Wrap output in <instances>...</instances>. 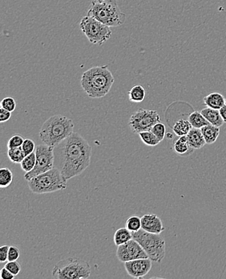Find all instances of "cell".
<instances>
[{
    "label": "cell",
    "mask_w": 226,
    "mask_h": 279,
    "mask_svg": "<svg viewBox=\"0 0 226 279\" xmlns=\"http://www.w3.org/2000/svg\"><path fill=\"white\" fill-rule=\"evenodd\" d=\"M62 162L60 170L68 180L80 176L91 163L92 148L84 137L73 132L62 143Z\"/></svg>",
    "instance_id": "6da1fadb"
},
{
    "label": "cell",
    "mask_w": 226,
    "mask_h": 279,
    "mask_svg": "<svg viewBox=\"0 0 226 279\" xmlns=\"http://www.w3.org/2000/svg\"><path fill=\"white\" fill-rule=\"evenodd\" d=\"M115 79L108 66L88 69L81 77V87L91 98H102L111 90Z\"/></svg>",
    "instance_id": "7a4b0ae2"
},
{
    "label": "cell",
    "mask_w": 226,
    "mask_h": 279,
    "mask_svg": "<svg viewBox=\"0 0 226 279\" xmlns=\"http://www.w3.org/2000/svg\"><path fill=\"white\" fill-rule=\"evenodd\" d=\"M74 132L72 120L65 116L56 114L49 117L42 124L40 137L44 144L57 148Z\"/></svg>",
    "instance_id": "3957f363"
},
{
    "label": "cell",
    "mask_w": 226,
    "mask_h": 279,
    "mask_svg": "<svg viewBox=\"0 0 226 279\" xmlns=\"http://www.w3.org/2000/svg\"><path fill=\"white\" fill-rule=\"evenodd\" d=\"M88 16L110 28L120 26L126 20V15L122 13L115 0H92Z\"/></svg>",
    "instance_id": "277c9868"
},
{
    "label": "cell",
    "mask_w": 226,
    "mask_h": 279,
    "mask_svg": "<svg viewBox=\"0 0 226 279\" xmlns=\"http://www.w3.org/2000/svg\"><path fill=\"white\" fill-rule=\"evenodd\" d=\"M67 179L59 168H53L48 172L28 180V185L30 192L42 195L64 190L67 188Z\"/></svg>",
    "instance_id": "5b68a950"
},
{
    "label": "cell",
    "mask_w": 226,
    "mask_h": 279,
    "mask_svg": "<svg viewBox=\"0 0 226 279\" xmlns=\"http://www.w3.org/2000/svg\"><path fill=\"white\" fill-rule=\"evenodd\" d=\"M52 274L57 279L88 278L91 274V266L88 261L69 257L57 263Z\"/></svg>",
    "instance_id": "8992f818"
},
{
    "label": "cell",
    "mask_w": 226,
    "mask_h": 279,
    "mask_svg": "<svg viewBox=\"0 0 226 279\" xmlns=\"http://www.w3.org/2000/svg\"><path fill=\"white\" fill-rule=\"evenodd\" d=\"M134 240L144 249L152 261L162 262L166 257V241L160 234L148 233L144 229L132 233Z\"/></svg>",
    "instance_id": "52a82bcc"
},
{
    "label": "cell",
    "mask_w": 226,
    "mask_h": 279,
    "mask_svg": "<svg viewBox=\"0 0 226 279\" xmlns=\"http://www.w3.org/2000/svg\"><path fill=\"white\" fill-rule=\"evenodd\" d=\"M80 28L85 37L93 45H103L112 37L110 27L90 16H86L81 20Z\"/></svg>",
    "instance_id": "ba28073f"
},
{
    "label": "cell",
    "mask_w": 226,
    "mask_h": 279,
    "mask_svg": "<svg viewBox=\"0 0 226 279\" xmlns=\"http://www.w3.org/2000/svg\"><path fill=\"white\" fill-rule=\"evenodd\" d=\"M36 163L33 170L26 172L24 175L26 180H30L34 176L48 172L54 168V148L48 146L46 144H40L36 149Z\"/></svg>",
    "instance_id": "9c48e42d"
},
{
    "label": "cell",
    "mask_w": 226,
    "mask_h": 279,
    "mask_svg": "<svg viewBox=\"0 0 226 279\" xmlns=\"http://www.w3.org/2000/svg\"><path fill=\"white\" fill-rule=\"evenodd\" d=\"M160 121L159 113L156 110L151 109H139L134 112L130 117V127L134 133L151 130L155 124Z\"/></svg>",
    "instance_id": "30bf717a"
},
{
    "label": "cell",
    "mask_w": 226,
    "mask_h": 279,
    "mask_svg": "<svg viewBox=\"0 0 226 279\" xmlns=\"http://www.w3.org/2000/svg\"><path fill=\"white\" fill-rule=\"evenodd\" d=\"M118 247L116 257L122 262L124 263L136 259L148 257L142 245L134 239H132L130 241Z\"/></svg>",
    "instance_id": "8fae6325"
},
{
    "label": "cell",
    "mask_w": 226,
    "mask_h": 279,
    "mask_svg": "<svg viewBox=\"0 0 226 279\" xmlns=\"http://www.w3.org/2000/svg\"><path fill=\"white\" fill-rule=\"evenodd\" d=\"M152 261L150 257L140 258L124 262V268L128 274L134 278H142L150 273L152 266Z\"/></svg>",
    "instance_id": "7c38bea8"
},
{
    "label": "cell",
    "mask_w": 226,
    "mask_h": 279,
    "mask_svg": "<svg viewBox=\"0 0 226 279\" xmlns=\"http://www.w3.org/2000/svg\"><path fill=\"white\" fill-rule=\"evenodd\" d=\"M142 229L148 233L160 234L164 230L162 220L156 214H146L142 217Z\"/></svg>",
    "instance_id": "4fadbf2b"
},
{
    "label": "cell",
    "mask_w": 226,
    "mask_h": 279,
    "mask_svg": "<svg viewBox=\"0 0 226 279\" xmlns=\"http://www.w3.org/2000/svg\"><path fill=\"white\" fill-rule=\"evenodd\" d=\"M188 144L194 148V150H198L203 148L206 144L204 136L202 134L200 129L192 127V129L187 134Z\"/></svg>",
    "instance_id": "5bb4252c"
},
{
    "label": "cell",
    "mask_w": 226,
    "mask_h": 279,
    "mask_svg": "<svg viewBox=\"0 0 226 279\" xmlns=\"http://www.w3.org/2000/svg\"><path fill=\"white\" fill-rule=\"evenodd\" d=\"M200 113L203 114L206 120L212 125H216L220 127L224 123L220 114L219 109H212V108L206 107L200 110Z\"/></svg>",
    "instance_id": "9a60e30c"
},
{
    "label": "cell",
    "mask_w": 226,
    "mask_h": 279,
    "mask_svg": "<svg viewBox=\"0 0 226 279\" xmlns=\"http://www.w3.org/2000/svg\"><path fill=\"white\" fill-rule=\"evenodd\" d=\"M204 104L206 107L220 109L226 105V98L220 93H211L204 97Z\"/></svg>",
    "instance_id": "2e32d148"
},
{
    "label": "cell",
    "mask_w": 226,
    "mask_h": 279,
    "mask_svg": "<svg viewBox=\"0 0 226 279\" xmlns=\"http://www.w3.org/2000/svg\"><path fill=\"white\" fill-rule=\"evenodd\" d=\"M174 149L180 156H190L194 151V148L188 144L187 135L179 137L174 143Z\"/></svg>",
    "instance_id": "e0dca14e"
},
{
    "label": "cell",
    "mask_w": 226,
    "mask_h": 279,
    "mask_svg": "<svg viewBox=\"0 0 226 279\" xmlns=\"http://www.w3.org/2000/svg\"><path fill=\"white\" fill-rule=\"evenodd\" d=\"M202 134L204 136L206 144L211 145L216 142L218 136L220 134V127L212 124L204 125L200 129Z\"/></svg>",
    "instance_id": "ac0fdd59"
},
{
    "label": "cell",
    "mask_w": 226,
    "mask_h": 279,
    "mask_svg": "<svg viewBox=\"0 0 226 279\" xmlns=\"http://www.w3.org/2000/svg\"><path fill=\"white\" fill-rule=\"evenodd\" d=\"M132 239H134L132 233L126 227V228H120L116 232L113 240H114L115 245L119 246V245H123L124 243L130 241Z\"/></svg>",
    "instance_id": "d6986e66"
},
{
    "label": "cell",
    "mask_w": 226,
    "mask_h": 279,
    "mask_svg": "<svg viewBox=\"0 0 226 279\" xmlns=\"http://www.w3.org/2000/svg\"><path fill=\"white\" fill-rule=\"evenodd\" d=\"M192 129V125L190 123L188 119H180L174 124L172 130L174 133L178 137L180 136L187 135L188 132Z\"/></svg>",
    "instance_id": "ffe728a7"
},
{
    "label": "cell",
    "mask_w": 226,
    "mask_h": 279,
    "mask_svg": "<svg viewBox=\"0 0 226 279\" xmlns=\"http://www.w3.org/2000/svg\"><path fill=\"white\" fill-rule=\"evenodd\" d=\"M128 97L130 101L134 103H140L144 100L146 95V91L144 88L140 85H134L131 90L128 92Z\"/></svg>",
    "instance_id": "44dd1931"
},
{
    "label": "cell",
    "mask_w": 226,
    "mask_h": 279,
    "mask_svg": "<svg viewBox=\"0 0 226 279\" xmlns=\"http://www.w3.org/2000/svg\"><path fill=\"white\" fill-rule=\"evenodd\" d=\"M188 121L192 125V127L198 128V129H202L204 125L210 124L206 117L203 116L200 111L192 112L190 116H188Z\"/></svg>",
    "instance_id": "7402d4cb"
},
{
    "label": "cell",
    "mask_w": 226,
    "mask_h": 279,
    "mask_svg": "<svg viewBox=\"0 0 226 279\" xmlns=\"http://www.w3.org/2000/svg\"><path fill=\"white\" fill-rule=\"evenodd\" d=\"M13 181V173L8 168H2L0 170V187L6 188L10 186Z\"/></svg>",
    "instance_id": "603a6c76"
},
{
    "label": "cell",
    "mask_w": 226,
    "mask_h": 279,
    "mask_svg": "<svg viewBox=\"0 0 226 279\" xmlns=\"http://www.w3.org/2000/svg\"><path fill=\"white\" fill-rule=\"evenodd\" d=\"M8 156L9 160L13 163V164H21L22 160L24 159L25 154L22 151V147L16 148H10L8 151Z\"/></svg>",
    "instance_id": "cb8c5ba5"
},
{
    "label": "cell",
    "mask_w": 226,
    "mask_h": 279,
    "mask_svg": "<svg viewBox=\"0 0 226 279\" xmlns=\"http://www.w3.org/2000/svg\"><path fill=\"white\" fill-rule=\"evenodd\" d=\"M140 137L144 144L150 147H155L160 143L158 137L151 130L139 133Z\"/></svg>",
    "instance_id": "d4e9b609"
},
{
    "label": "cell",
    "mask_w": 226,
    "mask_h": 279,
    "mask_svg": "<svg viewBox=\"0 0 226 279\" xmlns=\"http://www.w3.org/2000/svg\"><path fill=\"white\" fill-rule=\"evenodd\" d=\"M36 152H33L32 154L25 156L24 159L21 162V168L22 171H24L26 173L33 170V168L36 166Z\"/></svg>",
    "instance_id": "484cf974"
},
{
    "label": "cell",
    "mask_w": 226,
    "mask_h": 279,
    "mask_svg": "<svg viewBox=\"0 0 226 279\" xmlns=\"http://www.w3.org/2000/svg\"><path fill=\"white\" fill-rule=\"evenodd\" d=\"M126 227L128 230L131 231L132 233L138 232L140 229H142V217H138V216H132L126 221Z\"/></svg>",
    "instance_id": "4316f807"
},
{
    "label": "cell",
    "mask_w": 226,
    "mask_h": 279,
    "mask_svg": "<svg viewBox=\"0 0 226 279\" xmlns=\"http://www.w3.org/2000/svg\"><path fill=\"white\" fill-rule=\"evenodd\" d=\"M151 131L158 137V140L162 142V140L166 137V127L164 124L162 122H158L152 126L151 129Z\"/></svg>",
    "instance_id": "83f0119b"
},
{
    "label": "cell",
    "mask_w": 226,
    "mask_h": 279,
    "mask_svg": "<svg viewBox=\"0 0 226 279\" xmlns=\"http://www.w3.org/2000/svg\"><path fill=\"white\" fill-rule=\"evenodd\" d=\"M1 107L4 108V109H6L10 112L14 111L16 108V102L14 101L13 97H5L1 101Z\"/></svg>",
    "instance_id": "f1b7e54d"
},
{
    "label": "cell",
    "mask_w": 226,
    "mask_h": 279,
    "mask_svg": "<svg viewBox=\"0 0 226 279\" xmlns=\"http://www.w3.org/2000/svg\"><path fill=\"white\" fill-rule=\"evenodd\" d=\"M22 151L24 152L25 156H28V155L32 154L33 152L36 151V144H34L33 140H30V138H26L24 141V144H22Z\"/></svg>",
    "instance_id": "f546056e"
},
{
    "label": "cell",
    "mask_w": 226,
    "mask_h": 279,
    "mask_svg": "<svg viewBox=\"0 0 226 279\" xmlns=\"http://www.w3.org/2000/svg\"><path fill=\"white\" fill-rule=\"evenodd\" d=\"M24 141V140L22 136L20 134H14L9 140L8 143V148L10 149V148H20L22 146Z\"/></svg>",
    "instance_id": "4dcf8cb0"
},
{
    "label": "cell",
    "mask_w": 226,
    "mask_h": 279,
    "mask_svg": "<svg viewBox=\"0 0 226 279\" xmlns=\"http://www.w3.org/2000/svg\"><path fill=\"white\" fill-rule=\"evenodd\" d=\"M4 267L6 269H8L10 273H13L14 276H17L21 271V265L17 261H8V262L6 263Z\"/></svg>",
    "instance_id": "1f68e13d"
},
{
    "label": "cell",
    "mask_w": 226,
    "mask_h": 279,
    "mask_svg": "<svg viewBox=\"0 0 226 279\" xmlns=\"http://www.w3.org/2000/svg\"><path fill=\"white\" fill-rule=\"evenodd\" d=\"M20 256V251L18 249V247L16 246H10L8 251V261H17L18 257Z\"/></svg>",
    "instance_id": "d6a6232c"
},
{
    "label": "cell",
    "mask_w": 226,
    "mask_h": 279,
    "mask_svg": "<svg viewBox=\"0 0 226 279\" xmlns=\"http://www.w3.org/2000/svg\"><path fill=\"white\" fill-rule=\"evenodd\" d=\"M9 245H2L0 248V262H6L8 257Z\"/></svg>",
    "instance_id": "836d02e7"
},
{
    "label": "cell",
    "mask_w": 226,
    "mask_h": 279,
    "mask_svg": "<svg viewBox=\"0 0 226 279\" xmlns=\"http://www.w3.org/2000/svg\"><path fill=\"white\" fill-rule=\"evenodd\" d=\"M10 117H12V112L1 107V109H0V121L1 122H6V121L10 120Z\"/></svg>",
    "instance_id": "e575fe53"
},
{
    "label": "cell",
    "mask_w": 226,
    "mask_h": 279,
    "mask_svg": "<svg viewBox=\"0 0 226 279\" xmlns=\"http://www.w3.org/2000/svg\"><path fill=\"white\" fill-rule=\"evenodd\" d=\"M0 277H1V279H13L16 276H14L13 273H10L8 269L4 267L0 272Z\"/></svg>",
    "instance_id": "d590c367"
},
{
    "label": "cell",
    "mask_w": 226,
    "mask_h": 279,
    "mask_svg": "<svg viewBox=\"0 0 226 279\" xmlns=\"http://www.w3.org/2000/svg\"><path fill=\"white\" fill-rule=\"evenodd\" d=\"M219 111H220V116H222V119L224 122H226V105H224V106H222L220 109H219Z\"/></svg>",
    "instance_id": "8d00e7d4"
},
{
    "label": "cell",
    "mask_w": 226,
    "mask_h": 279,
    "mask_svg": "<svg viewBox=\"0 0 226 279\" xmlns=\"http://www.w3.org/2000/svg\"><path fill=\"white\" fill-rule=\"evenodd\" d=\"M167 137H168V138H172V134H171V133H168Z\"/></svg>",
    "instance_id": "74e56055"
},
{
    "label": "cell",
    "mask_w": 226,
    "mask_h": 279,
    "mask_svg": "<svg viewBox=\"0 0 226 279\" xmlns=\"http://www.w3.org/2000/svg\"></svg>",
    "instance_id": "f35d334b"
}]
</instances>
